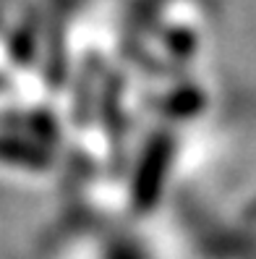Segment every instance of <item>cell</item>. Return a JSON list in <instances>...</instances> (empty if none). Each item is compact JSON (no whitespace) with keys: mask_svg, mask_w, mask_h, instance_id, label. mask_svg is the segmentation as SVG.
Returning a JSON list of instances; mask_svg holds the SVG:
<instances>
[{"mask_svg":"<svg viewBox=\"0 0 256 259\" xmlns=\"http://www.w3.org/2000/svg\"><path fill=\"white\" fill-rule=\"evenodd\" d=\"M165 162V149H157L152 157H149L144 165V176H141V196H155V191L160 189V170H162V165Z\"/></svg>","mask_w":256,"mask_h":259,"instance_id":"cell-1","label":"cell"}]
</instances>
